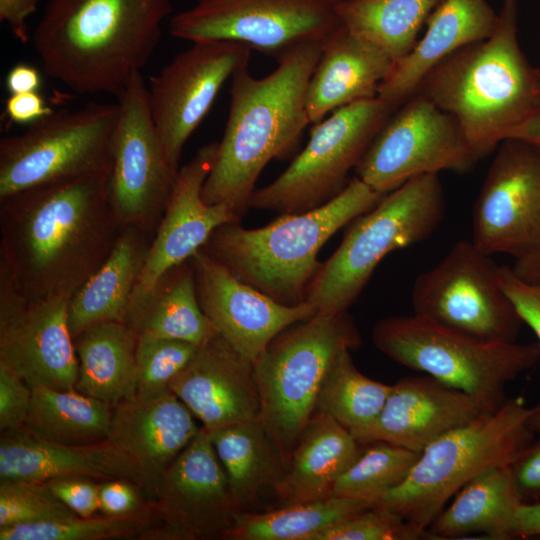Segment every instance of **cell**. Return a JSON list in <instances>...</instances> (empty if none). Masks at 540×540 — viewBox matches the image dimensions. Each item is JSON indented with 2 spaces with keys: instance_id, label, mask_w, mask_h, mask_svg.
<instances>
[{
  "instance_id": "obj_16",
  "label": "cell",
  "mask_w": 540,
  "mask_h": 540,
  "mask_svg": "<svg viewBox=\"0 0 540 540\" xmlns=\"http://www.w3.org/2000/svg\"><path fill=\"white\" fill-rule=\"evenodd\" d=\"M151 501L156 524L140 539H223L233 527L239 509L210 435L202 427L163 472Z\"/></svg>"
},
{
  "instance_id": "obj_40",
  "label": "cell",
  "mask_w": 540,
  "mask_h": 540,
  "mask_svg": "<svg viewBox=\"0 0 540 540\" xmlns=\"http://www.w3.org/2000/svg\"><path fill=\"white\" fill-rule=\"evenodd\" d=\"M197 347L182 340L137 336L136 395L152 398L169 390L171 380L188 363Z\"/></svg>"
},
{
  "instance_id": "obj_1",
  "label": "cell",
  "mask_w": 540,
  "mask_h": 540,
  "mask_svg": "<svg viewBox=\"0 0 540 540\" xmlns=\"http://www.w3.org/2000/svg\"><path fill=\"white\" fill-rule=\"evenodd\" d=\"M109 171L0 200V271L28 299H70L110 254L121 230Z\"/></svg>"
},
{
  "instance_id": "obj_49",
  "label": "cell",
  "mask_w": 540,
  "mask_h": 540,
  "mask_svg": "<svg viewBox=\"0 0 540 540\" xmlns=\"http://www.w3.org/2000/svg\"><path fill=\"white\" fill-rule=\"evenodd\" d=\"M39 0H0V20L12 35L25 44L29 41L27 20L35 12Z\"/></svg>"
},
{
  "instance_id": "obj_32",
  "label": "cell",
  "mask_w": 540,
  "mask_h": 540,
  "mask_svg": "<svg viewBox=\"0 0 540 540\" xmlns=\"http://www.w3.org/2000/svg\"><path fill=\"white\" fill-rule=\"evenodd\" d=\"M137 335L125 322H102L86 329L74 346L79 362L75 390L113 406L137 392Z\"/></svg>"
},
{
  "instance_id": "obj_53",
  "label": "cell",
  "mask_w": 540,
  "mask_h": 540,
  "mask_svg": "<svg viewBox=\"0 0 540 540\" xmlns=\"http://www.w3.org/2000/svg\"><path fill=\"white\" fill-rule=\"evenodd\" d=\"M512 138L522 139L540 147V98L533 113L515 131Z\"/></svg>"
},
{
  "instance_id": "obj_5",
  "label": "cell",
  "mask_w": 540,
  "mask_h": 540,
  "mask_svg": "<svg viewBox=\"0 0 540 540\" xmlns=\"http://www.w3.org/2000/svg\"><path fill=\"white\" fill-rule=\"evenodd\" d=\"M356 176L337 196L301 213H285L269 224L244 228L240 220L219 226L202 249L240 280L286 305L306 302L322 263V246L339 229L374 208L384 197Z\"/></svg>"
},
{
  "instance_id": "obj_21",
  "label": "cell",
  "mask_w": 540,
  "mask_h": 540,
  "mask_svg": "<svg viewBox=\"0 0 540 540\" xmlns=\"http://www.w3.org/2000/svg\"><path fill=\"white\" fill-rule=\"evenodd\" d=\"M217 148L218 142L202 146L179 168L132 298L148 292L165 273L188 261L219 226L240 220L226 204H207L202 197Z\"/></svg>"
},
{
  "instance_id": "obj_23",
  "label": "cell",
  "mask_w": 540,
  "mask_h": 540,
  "mask_svg": "<svg viewBox=\"0 0 540 540\" xmlns=\"http://www.w3.org/2000/svg\"><path fill=\"white\" fill-rule=\"evenodd\" d=\"M494 410L427 374L405 377L391 385L377 419L354 438L361 445L384 441L421 452L447 432Z\"/></svg>"
},
{
  "instance_id": "obj_37",
  "label": "cell",
  "mask_w": 540,
  "mask_h": 540,
  "mask_svg": "<svg viewBox=\"0 0 540 540\" xmlns=\"http://www.w3.org/2000/svg\"><path fill=\"white\" fill-rule=\"evenodd\" d=\"M351 351L341 350L331 363L317 397L315 413L332 417L355 437L377 419L391 385L361 373Z\"/></svg>"
},
{
  "instance_id": "obj_35",
  "label": "cell",
  "mask_w": 540,
  "mask_h": 540,
  "mask_svg": "<svg viewBox=\"0 0 540 540\" xmlns=\"http://www.w3.org/2000/svg\"><path fill=\"white\" fill-rule=\"evenodd\" d=\"M443 0H343L340 17L351 33L377 45L394 62L406 56Z\"/></svg>"
},
{
  "instance_id": "obj_25",
  "label": "cell",
  "mask_w": 540,
  "mask_h": 540,
  "mask_svg": "<svg viewBox=\"0 0 540 540\" xmlns=\"http://www.w3.org/2000/svg\"><path fill=\"white\" fill-rule=\"evenodd\" d=\"M200 429L169 389L152 398L135 395L116 404L107 439L136 463L155 491L163 472Z\"/></svg>"
},
{
  "instance_id": "obj_4",
  "label": "cell",
  "mask_w": 540,
  "mask_h": 540,
  "mask_svg": "<svg viewBox=\"0 0 540 540\" xmlns=\"http://www.w3.org/2000/svg\"><path fill=\"white\" fill-rule=\"evenodd\" d=\"M494 33L434 67L416 93L459 123L479 159L512 138L540 98V69L517 39V1L503 0Z\"/></svg>"
},
{
  "instance_id": "obj_8",
  "label": "cell",
  "mask_w": 540,
  "mask_h": 540,
  "mask_svg": "<svg viewBox=\"0 0 540 540\" xmlns=\"http://www.w3.org/2000/svg\"><path fill=\"white\" fill-rule=\"evenodd\" d=\"M360 332L347 311L316 312L285 329L254 362L260 420L287 466L303 430L315 414L325 375L343 349L355 350Z\"/></svg>"
},
{
  "instance_id": "obj_17",
  "label": "cell",
  "mask_w": 540,
  "mask_h": 540,
  "mask_svg": "<svg viewBox=\"0 0 540 540\" xmlns=\"http://www.w3.org/2000/svg\"><path fill=\"white\" fill-rule=\"evenodd\" d=\"M250 50L235 41L193 42L150 78L152 121L173 169L179 170L186 141L211 109L223 84L248 64Z\"/></svg>"
},
{
  "instance_id": "obj_44",
  "label": "cell",
  "mask_w": 540,
  "mask_h": 540,
  "mask_svg": "<svg viewBox=\"0 0 540 540\" xmlns=\"http://www.w3.org/2000/svg\"><path fill=\"white\" fill-rule=\"evenodd\" d=\"M32 388L12 369L0 362V430L15 432L25 428Z\"/></svg>"
},
{
  "instance_id": "obj_18",
  "label": "cell",
  "mask_w": 540,
  "mask_h": 540,
  "mask_svg": "<svg viewBox=\"0 0 540 540\" xmlns=\"http://www.w3.org/2000/svg\"><path fill=\"white\" fill-rule=\"evenodd\" d=\"M472 212V242L518 258L540 245V147L518 138L496 148Z\"/></svg>"
},
{
  "instance_id": "obj_19",
  "label": "cell",
  "mask_w": 540,
  "mask_h": 540,
  "mask_svg": "<svg viewBox=\"0 0 540 540\" xmlns=\"http://www.w3.org/2000/svg\"><path fill=\"white\" fill-rule=\"evenodd\" d=\"M69 299H28L0 271V362L30 387L75 390L79 362L68 326Z\"/></svg>"
},
{
  "instance_id": "obj_52",
  "label": "cell",
  "mask_w": 540,
  "mask_h": 540,
  "mask_svg": "<svg viewBox=\"0 0 540 540\" xmlns=\"http://www.w3.org/2000/svg\"><path fill=\"white\" fill-rule=\"evenodd\" d=\"M512 270L522 280L540 287V245L515 258Z\"/></svg>"
},
{
  "instance_id": "obj_48",
  "label": "cell",
  "mask_w": 540,
  "mask_h": 540,
  "mask_svg": "<svg viewBox=\"0 0 540 540\" xmlns=\"http://www.w3.org/2000/svg\"><path fill=\"white\" fill-rule=\"evenodd\" d=\"M53 111L38 92L10 94L5 101V115L16 124L30 125Z\"/></svg>"
},
{
  "instance_id": "obj_29",
  "label": "cell",
  "mask_w": 540,
  "mask_h": 540,
  "mask_svg": "<svg viewBox=\"0 0 540 540\" xmlns=\"http://www.w3.org/2000/svg\"><path fill=\"white\" fill-rule=\"evenodd\" d=\"M152 237L124 227L110 254L69 299L68 326L76 338L102 322H125Z\"/></svg>"
},
{
  "instance_id": "obj_12",
  "label": "cell",
  "mask_w": 540,
  "mask_h": 540,
  "mask_svg": "<svg viewBox=\"0 0 540 540\" xmlns=\"http://www.w3.org/2000/svg\"><path fill=\"white\" fill-rule=\"evenodd\" d=\"M498 265L472 241H458L413 284L414 314L461 335L489 343L516 342L524 324L502 289Z\"/></svg>"
},
{
  "instance_id": "obj_14",
  "label": "cell",
  "mask_w": 540,
  "mask_h": 540,
  "mask_svg": "<svg viewBox=\"0 0 540 540\" xmlns=\"http://www.w3.org/2000/svg\"><path fill=\"white\" fill-rule=\"evenodd\" d=\"M479 160L457 120L415 93L383 124L354 171L387 194L420 175L470 172Z\"/></svg>"
},
{
  "instance_id": "obj_41",
  "label": "cell",
  "mask_w": 540,
  "mask_h": 540,
  "mask_svg": "<svg viewBox=\"0 0 540 540\" xmlns=\"http://www.w3.org/2000/svg\"><path fill=\"white\" fill-rule=\"evenodd\" d=\"M75 516L45 481L0 480V528Z\"/></svg>"
},
{
  "instance_id": "obj_28",
  "label": "cell",
  "mask_w": 540,
  "mask_h": 540,
  "mask_svg": "<svg viewBox=\"0 0 540 540\" xmlns=\"http://www.w3.org/2000/svg\"><path fill=\"white\" fill-rule=\"evenodd\" d=\"M360 445L335 419L316 412L273 486L277 498L289 505L331 496L336 481L361 454Z\"/></svg>"
},
{
  "instance_id": "obj_9",
  "label": "cell",
  "mask_w": 540,
  "mask_h": 540,
  "mask_svg": "<svg viewBox=\"0 0 540 540\" xmlns=\"http://www.w3.org/2000/svg\"><path fill=\"white\" fill-rule=\"evenodd\" d=\"M375 347L396 363L424 372L498 409L508 383L540 361V343H489L415 314L378 321Z\"/></svg>"
},
{
  "instance_id": "obj_51",
  "label": "cell",
  "mask_w": 540,
  "mask_h": 540,
  "mask_svg": "<svg viewBox=\"0 0 540 540\" xmlns=\"http://www.w3.org/2000/svg\"><path fill=\"white\" fill-rule=\"evenodd\" d=\"M540 536V503H521L516 512L513 538Z\"/></svg>"
},
{
  "instance_id": "obj_46",
  "label": "cell",
  "mask_w": 540,
  "mask_h": 540,
  "mask_svg": "<svg viewBox=\"0 0 540 540\" xmlns=\"http://www.w3.org/2000/svg\"><path fill=\"white\" fill-rule=\"evenodd\" d=\"M143 490L126 480H107L100 483L99 511L103 515L122 516L143 509L149 502L144 501Z\"/></svg>"
},
{
  "instance_id": "obj_27",
  "label": "cell",
  "mask_w": 540,
  "mask_h": 540,
  "mask_svg": "<svg viewBox=\"0 0 540 540\" xmlns=\"http://www.w3.org/2000/svg\"><path fill=\"white\" fill-rule=\"evenodd\" d=\"M394 60L377 45L342 26L323 46L309 80L305 106L310 123L334 110L377 97Z\"/></svg>"
},
{
  "instance_id": "obj_7",
  "label": "cell",
  "mask_w": 540,
  "mask_h": 540,
  "mask_svg": "<svg viewBox=\"0 0 540 540\" xmlns=\"http://www.w3.org/2000/svg\"><path fill=\"white\" fill-rule=\"evenodd\" d=\"M444 217L439 175L408 180L352 221L339 247L309 285L306 302L317 312L347 311L386 255L425 240Z\"/></svg>"
},
{
  "instance_id": "obj_31",
  "label": "cell",
  "mask_w": 540,
  "mask_h": 540,
  "mask_svg": "<svg viewBox=\"0 0 540 540\" xmlns=\"http://www.w3.org/2000/svg\"><path fill=\"white\" fill-rule=\"evenodd\" d=\"M430 524L432 539L484 533L494 539H512L516 512L523 503L509 465L490 469L466 484Z\"/></svg>"
},
{
  "instance_id": "obj_43",
  "label": "cell",
  "mask_w": 540,
  "mask_h": 540,
  "mask_svg": "<svg viewBox=\"0 0 540 540\" xmlns=\"http://www.w3.org/2000/svg\"><path fill=\"white\" fill-rule=\"evenodd\" d=\"M497 274L502 289L540 343V287L519 278L509 266H498ZM529 426L534 434L540 436V403L533 407Z\"/></svg>"
},
{
  "instance_id": "obj_15",
  "label": "cell",
  "mask_w": 540,
  "mask_h": 540,
  "mask_svg": "<svg viewBox=\"0 0 540 540\" xmlns=\"http://www.w3.org/2000/svg\"><path fill=\"white\" fill-rule=\"evenodd\" d=\"M117 99L120 114L111 147L110 202L123 227L153 238L178 171L169 164L156 133L141 73Z\"/></svg>"
},
{
  "instance_id": "obj_36",
  "label": "cell",
  "mask_w": 540,
  "mask_h": 540,
  "mask_svg": "<svg viewBox=\"0 0 540 540\" xmlns=\"http://www.w3.org/2000/svg\"><path fill=\"white\" fill-rule=\"evenodd\" d=\"M370 508L363 502L329 496L284 505L265 513L238 511L228 540H314L327 527Z\"/></svg>"
},
{
  "instance_id": "obj_24",
  "label": "cell",
  "mask_w": 540,
  "mask_h": 540,
  "mask_svg": "<svg viewBox=\"0 0 540 540\" xmlns=\"http://www.w3.org/2000/svg\"><path fill=\"white\" fill-rule=\"evenodd\" d=\"M84 476L97 481L126 480L140 487L149 500L154 487L136 463L108 439L83 445L54 443L26 429L1 433L0 480L47 481Z\"/></svg>"
},
{
  "instance_id": "obj_13",
  "label": "cell",
  "mask_w": 540,
  "mask_h": 540,
  "mask_svg": "<svg viewBox=\"0 0 540 540\" xmlns=\"http://www.w3.org/2000/svg\"><path fill=\"white\" fill-rule=\"evenodd\" d=\"M343 0H195L169 19L171 36L190 42L235 41L276 58L309 42L325 43L342 26Z\"/></svg>"
},
{
  "instance_id": "obj_30",
  "label": "cell",
  "mask_w": 540,
  "mask_h": 540,
  "mask_svg": "<svg viewBox=\"0 0 540 540\" xmlns=\"http://www.w3.org/2000/svg\"><path fill=\"white\" fill-rule=\"evenodd\" d=\"M125 323L137 336L182 340L199 346L218 332L203 312L189 259L132 298Z\"/></svg>"
},
{
  "instance_id": "obj_22",
  "label": "cell",
  "mask_w": 540,
  "mask_h": 540,
  "mask_svg": "<svg viewBox=\"0 0 540 540\" xmlns=\"http://www.w3.org/2000/svg\"><path fill=\"white\" fill-rule=\"evenodd\" d=\"M169 389L208 433L260 418L254 365L219 333L197 347Z\"/></svg>"
},
{
  "instance_id": "obj_34",
  "label": "cell",
  "mask_w": 540,
  "mask_h": 540,
  "mask_svg": "<svg viewBox=\"0 0 540 540\" xmlns=\"http://www.w3.org/2000/svg\"><path fill=\"white\" fill-rule=\"evenodd\" d=\"M25 428L46 441L83 445L107 439L114 406L76 390L33 386Z\"/></svg>"
},
{
  "instance_id": "obj_47",
  "label": "cell",
  "mask_w": 540,
  "mask_h": 540,
  "mask_svg": "<svg viewBox=\"0 0 540 540\" xmlns=\"http://www.w3.org/2000/svg\"><path fill=\"white\" fill-rule=\"evenodd\" d=\"M509 467L521 501L540 499V441L527 447Z\"/></svg>"
},
{
  "instance_id": "obj_10",
  "label": "cell",
  "mask_w": 540,
  "mask_h": 540,
  "mask_svg": "<svg viewBox=\"0 0 540 540\" xmlns=\"http://www.w3.org/2000/svg\"><path fill=\"white\" fill-rule=\"evenodd\" d=\"M119 104L61 109L0 140V200L111 169Z\"/></svg>"
},
{
  "instance_id": "obj_38",
  "label": "cell",
  "mask_w": 540,
  "mask_h": 540,
  "mask_svg": "<svg viewBox=\"0 0 540 540\" xmlns=\"http://www.w3.org/2000/svg\"><path fill=\"white\" fill-rule=\"evenodd\" d=\"M369 445L336 481L331 496L376 507L389 491L404 482L421 454L384 441Z\"/></svg>"
},
{
  "instance_id": "obj_20",
  "label": "cell",
  "mask_w": 540,
  "mask_h": 540,
  "mask_svg": "<svg viewBox=\"0 0 540 540\" xmlns=\"http://www.w3.org/2000/svg\"><path fill=\"white\" fill-rule=\"evenodd\" d=\"M190 260L203 312L217 332L253 364L277 335L317 312L308 302L276 301L240 280L202 248Z\"/></svg>"
},
{
  "instance_id": "obj_3",
  "label": "cell",
  "mask_w": 540,
  "mask_h": 540,
  "mask_svg": "<svg viewBox=\"0 0 540 540\" xmlns=\"http://www.w3.org/2000/svg\"><path fill=\"white\" fill-rule=\"evenodd\" d=\"M323 46L309 42L290 49L262 78L252 76L248 64L233 74L224 134L202 189L207 204L224 203L241 217L267 163L296 145L310 123L306 90Z\"/></svg>"
},
{
  "instance_id": "obj_11",
  "label": "cell",
  "mask_w": 540,
  "mask_h": 540,
  "mask_svg": "<svg viewBox=\"0 0 540 540\" xmlns=\"http://www.w3.org/2000/svg\"><path fill=\"white\" fill-rule=\"evenodd\" d=\"M395 110L379 97L334 110L316 123L306 146L287 169L255 189L249 207L285 214L325 204L347 186L349 172Z\"/></svg>"
},
{
  "instance_id": "obj_6",
  "label": "cell",
  "mask_w": 540,
  "mask_h": 540,
  "mask_svg": "<svg viewBox=\"0 0 540 540\" xmlns=\"http://www.w3.org/2000/svg\"><path fill=\"white\" fill-rule=\"evenodd\" d=\"M533 407L522 396L455 428L429 444L402 484L376 507L385 508L426 531L446 503L480 474L510 465L533 442Z\"/></svg>"
},
{
  "instance_id": "obj_45",
  "label": "cell",
  "mask_w": 540,
  "mask_h": 540,
  "mask_svg": "<svg viewBox=\"0 0 540 540\" xmlns=\"http://www.w3.org/2000/svg\"><path fill=\"white\" fill-rule=\"evenodd\" d=\"M55 496L80 517L99 511L100 482L84 476H61L45 481Z\"/></svg>"
},
{
  "instance_id": "obj_50",
  "label": "cell",
  "mask_w": 540,
  "mask_h": 540,
  "mask_svg": "<svg viewBox=\"0 0 540 540\" xmlns=\"http://www.w3.org/2000/svg\"><path fill=\"white\" fill-rule=\"evenodd\" d=\"M5 86L10 94L38 92L41 86V75L35 67L19 63L9 70Z\"/></svg>"
},
{
  "instance_id": "obj_26",
  "label": "cell",
  "mask_w": 540,
  "mask_h": 540,
  "mask_svg": "<svg viewBox=\"0 0 540 540\" xmlns=\"http://www.w3.org/2000/svg\"><path fill=\"white\" fill-rule=\"evenodd\" d=\"M498 21L499 14L487 0H443L427 19L423 37L395 62L377 97L397 109L434 67L457 50L490 37Z\"/></svg>"
},
{
  "instance_id": "obj_33",
  "label": "cell",
  "mask_w": 540,
  "mask_h": 540,
  "mask_svg": "<svg viewBox=\"0 0 540 540\" xmlns=\"http://www.w3.org/2000/svg\"><path fill=\"white\" fill-rule=\"evenodd\" d=\"M226 473L233 500L242 511L281 478L286 464L260 418L209 433Z\"/></svg>"
},
{
  "instance_id": "obj_39",
  "label": "cell",
  "mask_w": 540,
  "mask_h": 540,
  "mask_svg": "<svg viewBox=\"0 0 540 540\" xmlns=\"http://www.w3.org/2000/svg\"><path fill=\"white\" fill-rule=\"evenodd\" d=\"M156 524L151 500L141 510L122 516L80 517L0 528V540L140 539Z\"/></svg>"
},
{
  "instance_id": "obj_42",
  "label": "cell",
  "mask_w": 540,
  "mask_h": 540,
  "mask_svg": "<svg viewBox=\"0 0 540 540\" xmlns=\"http://www.w3.org/2000/svg\"><path fill=\"white\" fill-rule=\"evenodd\" d=\"M431 538L400 515L381 507L363 510L327 527L314 540H417Z\"/></svg>"
},
{
  "instance_id": "obj_2",
  "label": "cell",
  "mask_w": 540,
  "mask_h": 540,
  "mask_svg": "<svg viewBox=\"0 0 540 540\" xmlns=\"http://www.w3.org/2000/svg\"><path fill=\"white\" fill-rule=\"evenodd\" d=\"M174 0H49L32 39L45 72L119 98L149 61Z\"/></svg>"
}]
</instances>
